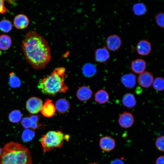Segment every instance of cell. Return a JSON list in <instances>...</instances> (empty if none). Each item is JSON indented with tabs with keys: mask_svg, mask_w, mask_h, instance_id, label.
<instances>
[{
	"mask_svg": "<svg viewBox=\"0 0 164 164\" xmlns=\"http://www.w3.org/2000/svg\"><path fill=\"white\" fill-rule=\"evenodd\" d=\"M22 49L27 60L36 70L44 68L51 60V49L48 42L35 31L30 30L26 33Z\"/></svg>",
	"mask_w": 164,
	"mask_h": 164,
	"instance_id": "obj_1",
	"label": "cell"
},
{
	"mask_svg": "<svg viewBox=\"0 0 164 164\" xmlns=\"http://www.w3.org/2000/svg\"><path fill=\"white\" fill-rule=\"evenodd\" d=\"M0 164H32L29 151L22 144L9 142L2 150Z\"/></svg>",
	"mask_w": 164,
	"mask_h": 164,
	"instance_id": "obj_2",
	"label": "cell"
},
{
	"mask_svg": "<svg viewBox=\"0 0 164 164\" xmlns=\"http://www.w3.org/2000/svg\"><path fill=\"white\" fill-rule=\"evenodd\" d=\"M65 69L59 67L55 68L52 73L39 81L38 87L46 94L55 95L66 92L68 87L65 82Z\"/></svg>",
	"mask_w": 164,
	"mask_h": 164,
	"instance_id": "obj_3",
	"label": "cell"
},
{
	"mask_svg": "<svg viewBox=\"0 0 164 164\" xmlns=\"http://www.w3.org/2000/svg\"><path fill=\"white\" fill-rule=\"evenodd\" d=\"M69 138V136L65 135L60 131L48 132L43 135L41 140L43 152L52 151L55 148L62 147L64 140Z\"/></svg>",
	"mask_w": 164,
	"mask_h": 164,
	"instance_id": "obj_4",
	"label": "cell"
},
{
	"mask_svg": "<svg viewBox=\"0 0 164 164\" xmlns=\"http://www.w3.org/2000/svg\"><path fill=\"white\" fill-rule=\"evenodd\" d=\"M43 101L36 97H32L27 101L26 107L27 111L32 114H36L40 111L43 106Z\"/></svg>",
	"mask_w": 164,
	"mask_h": 164,
	"instance_id": "obj_5",
	"label": "cell"
},
{
	"mask_svg": "<svg viewBox=\"0 0 164 164\" xmlns=\"http://www.w3.org/2000/svg\"><path fill=\"white\" fill-rule=\"evenodd\" d=\"M106 47L110 51H114L119 49L122 45L121 37L116 34L109 36L106 41Z\"/></svg>",
	"mask_w": 164,
	"mask_h": 164,
	"instance_id": "obj_6",
	"label": "cell"
},
{
	"mask_svg": "<svg viewBox=\"0 0 164 164\" xmlns=\"http://www.w3.org/2000/svg\"><path fill=\"white\" fill-rule=\"evenodd\" d=\"M134 121V118L132 113L128 112H125L120 115L118 121L119 124L121 128H128L132 126Z\"/></svg>",
	"mask_w": 164,
	"mask_h": 164,
	"instance_id": "obj_7",
	"label": "cell"
},
{
	"mask_svg": "<svg viewBox=\"0 0 164 164\" xmlns=\"http://www.w3.org/2000/svg\"><path fill=\"white\" fill-rule=\"evenodd\" d=\"M154 80L153 74L150 72L145 71L139 74L138 77V84L143 88H148L152 85Z\"/></svg>",
	"mask_w": 164,
	"mask_h": 164,
	"instance_id": "obj_8",
	"label": "cell"
},
{
	"mask_svg": "<svg viewBox=\"0 0 164 164\" xmlns=\"http://www.w3.org/2000/svg\"><path fill=\"white\" fill-rule=\"evenodd\" d=\"M115 145V140L110 136H104L100 139V146L102 150L106 152H109L113 150Z\"/></svg>",
	"mask_w": 164,
	"mask_h": 164,
	"instance_id": "obj_9",
	"label": "cell"
},
{
	"mask_svg": "<svg viewBox=\"0 0 164 164\" xmlns=\"http://www.w3.org/2000/svg\"><path fill=\"white\" fill-rule=\"evenodd\" d=\"M136 50L138 54L142 56L148 55L152 50L151 43L145 39L139 41L136 46Z\"/></svg>",
	"mask_w": 164,
	"mask_h": 164,
	"instance_id": "obj_10",
	"label": "cell"
},
{
	"mask_svg": "<svg viewBox=\"0 0 164 164\" xmlns=\"http://www.w3.org/2000/svg\"><path fill=\"white\" fill-rule=\"evenodd\" d=\"M29 20L27 16L23 14H19L15 17L13 24L18 29H22L26 28L29 25Z\"/></svg>",
	"mask_w": 164,
	"mask_h": 164,
	"instance_id": "obj_11",
	"label": "cell"
},
{
	"mask_svg": "<svg viewBox=\"0 0 164 164\" xmlns=\"http://www.w3.org/2000/svg\"><path fill=\"white\" fill-rule=\"evenodd\" d=\"M146 67V61L141 58L136 59L131 62V68L135 73L139 74L145 71Z\"/></svg>",
	"mask_w": 164,
	"mask_h": 164,
	"instance_id": "obj_12",
	"label": "cell"
},
{
	"mask_svg": "<svg viewBox=\"0 0 164 164\" xmlns=\"http://www.w3.org/2000/svg\"><path fill=\"white\" fill-rule=\"evenodd\" d=\"M52 102L51 100L47 99L43 105L40 111L42 114L45 117L50 118L55 114L56 109Z\"/></svg>",
	"mask_w": 164,
	"mask_h": 164,
	"instance_id": "obj_13",
	"label": "cell"
},
{
	"mask_svg": "<svg viewBox=\"0 0 164 164\" xmlns=\"http://www.w3.org/2000/svg\"><path fill=\"white\" fill-rule=\"evenodd\" d=\"M121 81L125 87L132 89L134 87L136 84V76L134 74L132 73H127L121 77Z\"/></svg>",
	"mask_w": 164,
	"mask_h": 164,
	"instance_id": "obj_14",
	"label": "cell"
},
{
	"mask_svg": "<svg viewBox=\"0 0 164 164\" xmlns=\"http://www.w3.org/2000/svg\"><path fill=\"white\" fill-rule=\"evenodd\" d=\"M110 54L106 47L97 49L95 51V59L96 61L99 63H104L110 58Z\"/></svg>",
	"mask_w": 164,
	"mask_h": 164,
	"instance_id": "obj_15",
	"label": "cell"
},
{
	"mask_svg": "<svg viewBox=\"0 0 164 164\" xmlns=\"http://www.w3.org/2000/svg\"><path fill=\"white\" fill-rule=\"evenodd\" d=\"M92 92L88 87L83 86L79 87L77 92V96L78 99L82 101L89 99L92 97Z\"/></svg>",
	"mask_w": 164,
	"mask_h": 164,
	"instance_id": "obj_16",
	"label": "cell"
},
{
	"mask_svg": "<svg viewBox=\"0 0 164 164\" xmlns=\"http://www.w3.org/2000/svg\"><path fill=\"white\" fill-rule=\"evenodd\" d=\"M121 101L123 105L129 109L134 108L137 103L135 95L130 93L125 94L122 97Z\"/></svg>",
	"mask_w": 164,
	"mask_h": 164,
	"instance_id": "obj_17",
	"label": "cell"
},
{
	"mask_svg": "<svg viewBox=\"0 0 164 164\" xmlns=\"http://www.w3.org/2000/svg\"><path fill=\"white\" fill-rule=\"evenodd\" d=\"M55 107L58 112L63 114L68 111L70 106L69 102L67 99L60 98L56 101Z\"/></svg>",
	"mask_w": 164,
	"mask_h": 164,
	"instance_id": "obj_18",
	"label": "cell"
},
{
	"mask_svg": "<svg viewBox=\"0 0 164 164\" xmlns=\"http://www.w3.org/2000/svg\"><path fill=\"white\" fill-rule=\"evenodd\" d=\"M109 99V94L105 90H100L95 94V101L99 104H102L106 103L108 101Z\"/></svg>",
	"mask_w": 164,
	"mask_h": 164,
	"instance_id": "obj_19",
	"label": "cell"
},
{
	"mask_svg": "<svg viewBox=\"0 0 164 164\" xmlns=\"http://www.w3.org/2000/svg\"><path fill=\"white\" fill-rule=\"evenodd\" d=\"M12 44L11 38L6 34L0 35V50H6L9 49Z\"/></svg>",
	"mask_w": 164,
	"mask_h": 164,
	"instance_id": "obj_20",
	"label": "cell"
},
{
	"mask_svg": "<svg viewBox=\"0 0 164 164\" xmlns=\"http://www.w3.org/2000/svg\"><path fill=\"white\" fill-rule=\"evenodd\" d=\"M134 14L138 16L144 15L146 12L147 9L145 5L143 3L138 2L135 4L132 7Z\"/></svg>",
	"mask_w": 164,
	"mask_h": 164,
	"instance_id": "obj_21",
	"label": "cell"
},
{
	"mask_svg": "<svg viewBox=\"0 0 164 164\" xmlns=\"http://www.w3.org/2000/svg\"><path fill=\"white\" fill-rule=\"evenodd\" d=\"M96 68L91 64L85 65L83 68L82 71L84 76L87 77H91L94 75L96 73Z\"/></svg>",
	"mask_w": 164,
	"mask_h": 164,
	"instance_id": "obj_22",
	"label": "cell"
},
{
	"mask_svg": "<svg viewBox=\"0 0 164 164\" xmlns=\"http://www.w3.org/2000/svg\"><path fill=\"white\" fill-rule=\"evenodd\" d=\"M22 117V113L19 110H15L10 113L9 115V121L12 123H16L20 121Z\"/></svg>",
	"mask_w": 164,
	"mask_h": 164,
	"instance_id": "obj_23",
	"label": "cell"
},
{
	"mask_svg": "<svg viewBox=\"0 0 164 164\" xmlns=\"http://www.w3.org/2000/svg\"><path fill=\"white\" fill-rule=\"evenodd\" d=\"M9 84L11 87L14 88L19 87L21 86V82L20 79L13 72L9 74Z\"/></svg>",
	"mask_w": 164,
	"mask_h": 164,
	"instance_id": "obj_24",
	"label": "cell"
},
{
	"mask_svg": "<svg viewBox=\"0 0 164 164\" xmlns=\"http://www.w3.org/2000/svg\"><path fill=\"white\" fill-rule=\"evenodd\" d=\"M152 85L153 88L158 91H161L164 88V80L163 77H158L154 79Z\"/></svg>",
	"mask_w": 164,
	"mask_h": 164,
	"instance_id": "obj_25",
	"label": "cell"
},
{
	"mask_svg": "<svg viewBox=\"0 0 164 164\" xmlns=\"http://www.w3.org/2000/svg\"><path fill=\"white\" fill-rule=\"evenodd\" d=\"M11 22L7 19H3L0 22V30L4 32L7 33L12 29Z\"/></svg>",
	"mask_w": 164,
	"mask_h": 164,
	"instance_id": "obj_26",
	"label": "cell"
},
{
	"mask_svg": "<svg viewBox=\"0 0 164 164\" xmlns=\"http://www.w3.org/2000/svg\"><path fill=\"white\" fill-rule=\"evenodd\" d=\"M35 133L33 130L26 129L23 132L22 138L25 142H28L32 140L35 136Z\"/></svg>",
	"mask_w": 164,
	"mask_h": 164,
	"instance_id": "obj_27",
	"label": "cell"
},
{
	"mask_svg": "<svg viewBox=\"0 0 164 164\" xmlns=\"http://www.w3.org/2000/svg\"><path fill=\"white\" fill-rule=\"evenodd\" d=\"M164 15L163 12H160L155 16V20L157 25L162 28H163L164 26Z\"/></svg>",
	"mask_w": 164,
	"mask_h": 164,
	"instance_id": "obj_28",
	"label": "cell"
},
{
	"mask_svg": "<svg viewBox=\"0 0 164 164\" xmlns=\"http://www.w3.org/2000/svg\"><path fill=\"white\" fill-rule=\"evenodd\" d=\"M164 136L158 137L156 139L155 145L157 149L161 152L164 151Z\"/></svg>",
	"mask_w": 164,
	"mask_h": 164,
	"instance_id": "obj_29",
	"label": "cell"
},
{
	"mask_svg": "<svg viewBox=\"0 0 164 164\" xmlns=\"http://www.w3.org/2000/svg\"><path fill=\"white\" fill-rule=\"evenodd\" d=\"M21 124L23 127L26 129L31 127L32 122L29 118L25 117L21 121Z\"/></svg>",
	"mask_w": 164,
	"mask_h": 164,
	"instance_id": "obj_30",
	"label": "cell"
},
{
	"mask_svg": "<svg viewBox=\"0 0 164 164\" xmlns=\"http://www.w3.org/2000/svg\"><path fill=\"white\" fill-rule=\"evenodd\" d=\"M7 11V9L5 5L4 1L3 0H0V13H5Z\"/></svg>",
	"mask_w": 164,
	"mask_h": 164,
	"instance_id": "obj_31",
	"label": "cell"
},
{
	"mask_svg": "<svg viewBox=\"0 0 164 164\" xmlns=\"http://www.w3.org/2000/svg\"><path fill=\"white\" fill-rule=\"evenodd\" d=\"M29 118L32 123H38L39 119L38 115H35L31 116Z\"/></svg>",
	"mask_w": 164,
	"mask_h": 164,
	"instance_id": "obj_32",
	"label": "cell"
},
{
	"mask_svg": "<svg viewBox=\"0 0 164 164\" xmlns=\"http://www.w3.org/2000/svg\"><path fill=\"white\" fill-rule=\"evenodd\" d=\"M155 164H164V157L163 155H161L157 159Z\"/></svg>",
	"mask_w": 164,
	"mask_h": 164,
	"instance_id": "obj_33",
	"label": "cell"
},
{
	"mask_svg": "<svg viewBox=\"0 0 164 164\" xmlns=\"http://www.w3.org/2000/svg\"><path fill=\"white\" fill-rule=\"evenodd\" d=\"M111 164H124L123 162L118 159H115L113 161Z\"/></svg>",
	"mask_w": 164,
	"mask_h": 164,
	"instance_id": "obj_34",
	"label": "cell"
},
{
	"mask_svg": "<svg viewBox=\"0 0 164 164\" xmlns=\"http://www.w3.org/2000/svg\"><path fill=\"white\" fill-rule=\"evenodd\" d=\"M39 126V124L38 123H32L31 128L32 129L35 130Z\"/></svg>",
	"mask_w": 164,
	"mask_h": 164,
	"instance_id": "obj_35",
	"label": "cell"
},
{
	"mask_svg": "<svg viewBox=\"0 0 164 164\" xmlns=\"http://www.w3.org/2000/svg\"><path fill=\"white\" fill-rule=\"evenodd\" d=\"M2 152V150L1 149V148H0V154H1Z\"/></svg>",
	"mask_w": 164,
	"mask_h": 164,
	"instance_id": "obj_36",
	"label": "cell"
},
{
	"mask_svg": "<svg viewBox=\"0 0 164 164\" xmlns=\"http://www.w3.org/2000/svg\"><path fill=\"white\" fill-rule=\"evenodd\" d=\"M97 164V163H92V164Z\"/></svg>",
	"mask_w": 164,
	"mask_h": 164,
	"instance_id": "obj_37",
	"label": "cell"
}]
</instances>
